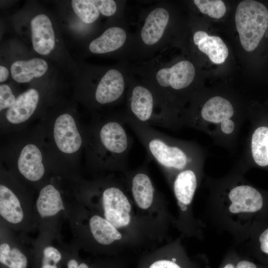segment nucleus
Masks as SVG:
<instances>
[{
  "label": "nucleus",
  "mask_w": 268,
  "mask_h": 268,
  "mask_svg": "<svg viewBox=\"0 0 268 268\" xmlns=\"http://www.w3.org/2000/svg\"><path fill=\"white\" fill-rule=\"evenodd\" d=\"M235 268H258V267L256 264L251 261L242 260L237 264Z\"/></svg>",
  "instance_id": "33"
},
{
  "label": "nucleus",
  "mask_w": 268,
  "mask_h": 268,
  "mask_svg": "<svg viewBox=\"0 0 268 268\" xmlns=\"http://www.w3.org/2000/svg\"><path fill=\"white\" fill-rule=\"evenodd\" d=\"M67 220L73 235L71 243L79 250L112 246L122 238L119 229L77 200L72 203Z\"/></svg>",
  "instance_id": "2"
},
{
  "label": "nucleus",
  "mask_w": 268,
  "mask_h": 268,
  "mask_svg": "<svg viewBox=\"0 0 268 268\" xmlns=\"http://www.w3.org/2000/svg\"><path fill=\"white\" fill-rule=\"evenodd\" d=\"M235 20L242 47L247 52L254 51L268 28L267 8L257 1H242L237 7Z\"/></svg>",
  "instance_id": "8"
},
{
  "label": "nucleus",
  "mask_w": 268,
  "mask_h": 268,
  "mask_svg": "<svg viewBox=\"0 0 268 268\" xmlns=\"http://www.w3.org/2000/svg\"><path fill=\"white\" fill-rule=\"evenodd\" d=\"M216 215L224 227L239 236H250L259 226L256 220L262 218L268 205L261 193L252 186H236L229 192L222 204L214 205Z\"/></svg>",
  "instance_id": "1"
},
{
  "label": "nucleus",
  "mask_w": 268,
  "mask_h": 268,
  "mask_svg": "<svg viewBox=\"0 0 268 268\" xmlns=\"http://www.w3.org/2000/svg\"><path fill=\"white\" fill-rule=\"evenodd\" d=\"M253 245L262 255L268 257V224H261L252 233Z\"/></svg>",
  "instance_id": "29"
},
{
  "label": "nucleus",
  "mask_w": 268,
  "mask_h": 268,
  "mask_svg": "<svg viewBox=\"0 0 268 268\" xmlns=\"http://www.w3.org/2000/svg\"><path fill=\"white\" fill-rule=\"evenodd\" d=\"M39 100L37 90L30 88L18 95L14 103L5 114L6 120L13 124H18L28 120L36 109Z\"/></svg>",
  "instance_id": "20"
},
{
  "label": "nucleus",
  "mask_w": 268,
  "mask_h": 268,
  "mask_svg": "<svg viewBox=\"0 0 268 268\" xmlns=\"http://www.w3.org/2000/svg\"><path fill=\"white\" fill-rule=\"evenodd\" d=\"M9 72L8 69L4 66H0V82L5 81L8 76Z\"/></svg>",
  "instance_id": "34"
},
{
  "label": "nucleus",
  "mask_w": 268,
  "mask_h": 268,
  "mask_svg": "<svg viewBox=\"0 0 268 268\" xmlns=\"http://www.w3.org/2000/svg\"><path fill=\"white\" fill-rule=\"evenodd\" d=\"M71 5L76 15L85 23H93L99 16V11L91 0H73Z\"/></svg>",
  "instance_id": "26"
},
{
  "label": "nucleus",
  "mask_w": 268,
  "mask_h": 268,
  "mask_svg": "<svg viewBox=\"0 0 268 268\" xmlns=\"http://www.w3.org/2000/svg\"><path fill=\"white\" fill-rule=\"evenodd\" d=\"M128 174L131 192L137 206L142 210H147L152 205L155 196V190L152 182L145 170V166Z\"/></svg>",
  "instance_id": "16"
},
{
  "label": "nucleus",
  "mask_w": 268,
  "mask_h": 268,
  "mask_svg": "<svg viewBox=\"0 0 268 268\" xmlns=\"http://www.w3.org/2000/svg\"><path fill=\"white\" fill-rule=\"evenodd\" d=\"M17 168L20 175L27 182L37 183L45 174L42 155L35 144L29 143L21 149L17 160Z\"/></svg>",
  "instance_id": "17"
},
{
  "label": "nucleus",
  "mask_w": 268,
  "mask_h": 268,
  "mask_svg": "<svg viewBox=\"0 0 268 268\" xmlns=\"http://www.w3.org/2000/svg\"><path fill=\"white\" fill-rule=\"evenodd\" d=\"M169 19L170 14L164 7H157L150 11L140 31L143 44L152 46L158 43L164 34Z\"/></svg>",
  "instance_id": "18"
},
{
  "label": "nucleus",
  "mask_w": 268,
  "mask_h": 268,
  "mask_svg": "<svg viewBox=\"0 0 268 268\" xmlns=\"http://www.w3.org/2000/svg\"><path fill=\"white\" fill-rule=\"evenodd\" d=\"M195 76V69L193 64L188 61H181L170 67L159 68L154 74L153 81L149 85L172 114L168 105L171 92L189 87Z\"/></svg>",
  "instance_id": "9"
},
{
  "label": "nucleus",
  "mask_w": 268,
  "mask_h": 268,
  "mask_svg": "<svg viewBox=\"0 0 268 268\" xmlns=\"http://www.w3.org/2000/svg\"><path fill=\"white\" fill-rule=\"evenodd\" d=\"M121 118L132 129L150 157L162 169L169 173L186 169L190 158L185 148L162 132L128 113Z\"/></svg>",
  "instance_id": "3"
},
{
  "label": "nucleus",
  "mask_w": 268,
  "mask_h": 268,
  "mask_svg": "<svg viewBox=\"0 0 268 268\" xmlns=\"http://www.w3.org/2000/svg\"><path fill=\"white\" fill-rule=\"evenodd\" d=\"M47 62L40 58L17 61L10 67L12 78L18 83H26L35 77L43 76L47 71Z\"/></svg>",
  "instance_id": "24"
},
{
  "label": "nucleus",
  "mask_w": 268,
  "mask_h": 268,
  "mask_svg": "<svg viewBox=\"0 0 268 268\" xmlns=\"http://www.w3.org/2000/svg\"><path fill=\"white\" fill-rule=\"evenodd\" d=\"M127 37V33L123 28L112 26L92 41L89 45V50L94 54H104L115 51L123 46Z\"/></svg>",
  "instance_id": "23"
},
{
  "label": "nucleus",
  "mask_w": 268,
  "mask_h": 268,
  "mask_svg": "<svg viewBox=\"0 0 268 268\" xmlns=\"http://www.w3.org/2000/svg\"><path fill=\"white\" fill-rule=\"evenodd\" d=\"M53 135L58 149L63 153L76 152L82 144V138L71 115L63 114L55 120Z\"/></svg>",
  "instance_id": "12"
},
{
  "label": "nucleus",
  "mask_w": 268,
  "mask_h": 268,
  "mask_svg": "<svg viewBox=\"0 0 268 268\" xmlns=\"http://www.w3.org/2000/svg\"><path fill=\"white\" fill-rule=\"evenodd\" d=\"M234 114L231 103L226 99L215 96L208 100L201 110L202 118L207 122L221 125L222 131L226 134L233 132L234 123L230 118Z\"/></svg>",
  "instance_id": "15"
},
{
  "label": "nucleus",
  "mask_w": 268,
  "mask_h": 268,
  "mask_svg": "<svg viewBox=\"0 0 268 268\" xmlns=\"http://www.w3.org/2000/svg\"><path fill=\"white\" fill-rule=\"evenodd\" d=\"M194 2L200 11L214 18H220L226 13V6L221 0H194Z\"/></svg>",
  "instance_id": "28"
},
{
  "label": "nucleus",
  "mask_w": 268,
  "mask_h": 268,
  "mask_svg": "<svg viewBox=\"0 0 268 268\" xmlns=\"http://www.w3.org/2000/svg\"><path fill=\"white\" fill-rule=\"evenodd\" d=\"M33 48L38 54L47 55L54 49L55 38L49 18L43 14L33 17L30 22Z\"/></svg>",
  "instance_id": "19"
},
{
  "label": "nucleus",
  "mask_w": 268,
  "mask_h": 268,
  "mask_svg": "<svg viewBox=\"0 0 268 268\" xmlns=\"http://www.w3.org/2000/svg\"><path fill=\"white\" fill-rule=\"evenodd\" d=\"M100 13L106 16H111L117 11V5L113 0H91Z\"/></svg>",
  "instance_id": "30"
},
{
  "label": "nucleus",
  "mask_w": 268,
  "mask_h": 268,
  "mask_svg": "<svg viewBox=\"0 0 268 268\" xmlns=\"http://www.w3.org/2000/svg\"><path fill=\"white\" fill-rule=\"evenodd\" d=\"M63 258L61 268H90L78 255V249L71 243L66 245L62 243Z\"/></svg>",
  "instance_id": "27"
},
{
  "label": "nucleus",
  "mask_w": 268,
  "mask_h": 268,
  "mask_svg": "<svg viewBox=\"0 0 268 268\" xmlns=\"http://www.w3.org/2000/svg\"><path fill=\"white\" fill-rule=\"evenodd\" d=\"M0 268H29L32 266L33 245L29 248L22 237L0 222Z\"/></svg>",
  "instance_id": "11"
},
{
  "label": "nucleus",
  "mask_w": 268,
  "mask_h": 268,
  "mask_svg": "<svg viewBox=\"0 0 268 268\" xmlns=\"http://www.w3.org/2000/svg\"><path fill=\"white\" fill-rule=\"evenodd\" d=\"M16 98L10 87L7 84L0 85V110L9 108L14 103Z\"/></svg>",
  "instance_id": "31"
},
{
  "label": "nucleus",
  "mask_w": 268,
  "mask_h": 268,
  "mask_svg": "<svg viewBox=\"0 0 268 268\" xmlns=\"http://www.w3.org/2000/svg\"><path fill=\"white\" fill-rule=\"evenodd\" d=\"M194 44L208 57L214 64L223 63L228 56V49L221 38L209 36L203 31L196 32L193 36Z\"/></svg>",
  "instance_id": "22"
},
{
  "label": "nucleus",
  "mask_w": 268,
  "mask_h": 268,
  "mask_svg": "<svg viewBox=\"0 0 268 268\" xmlns=\"http://www.w3.org/2000/svg\"><path fill=\"white\" fill-rule=\"evenodd\" d=\"M122 118L106 121L95 132L93 148L99 165L126 172L133 140Z\"/></svg>",
  "instance_id": "4"
},
{
  "label": "nucleus",
  "mask_w": 268,
  "mask_h": 268,
  "mask_svg": "<svg viewBox=\"0 0 268 268\" xmlns=\"http://www.w3.org/2000/svg\"><path fill=\"white\" fill-rule=\"evenodd\" d=\"M98 192L101 215L118 229L128 227L131 222L132 206L123 189L108 183Z\"/></svg>",
  "instance_id": "10"
},
{
  "label": "nucleus",
  "mask_w": 268,
  "mask_h": 268,
  "mask_svg": "<svg viewBox=\"0 0 268 268\" xmlns=\"http://www.w3.org/2000/svg\"><path fill=\"white\" fill-rule=\"evenodd\" d=\"M173 261L161 260L157 261L152 263L149 267V268H181L177 264Z\"/></svg>",
  "instance_id": "32"
},
{
  "label": "nucleus",
  "mask_w": 268,
  "mask_h": 268,
  "mask_svg": "<svg viewBox=\"0 0 268 268\" xmlns=\"http://www.w3.org/2000/svg\"><path fill=\"white\" fill-rule=\"evenodd\" d=\"M126 81L123 73L115 68L109 69L98 83L94 92L96 102L106 105L122 99L126 91Z\"/></svg>",
  "instance_id": "14"
},
{
  "label": "nucleus",
  "mask_w": 268,
  "mask_h": 268,
  "mask_svg": "<svg viewBox=\"0 0 268 268\" xmlns=\"http://www.w3.org/2000/svg\"><path fill=\"white\" fill-rule=\"evenodd\" d=\"M235 266L232 263L226 264L222 268H235Z\"/></svg>",
  "instance_id": "35"
},
{
  "label": "nucleus",
  "mask_w": 268,
  "mask_h": 268,
  "mask_svg": "<svg viewBox=\"0 0 268 268\" xmlns=\"http://www.w3.org/2000/svg\"><path fill=\"white\" fill-rule=\"evenodd\" d=\"M38 236L33 242V268H61L63 258L62 242Z\"/></svg>",
  "instance_id": "13"
},
{
  "label": "nucleus",
  "mask_w": 268,
  "mask_h": 268,
  "mask_svg": "<svg viewBox=\"0 0 268 268\" xmlns=\"http://www.w3.org/2000/svg\"><path fill=\"white\" fill-rule=\"evenodd\" d=\"M252 152L255 162L259 166L268 165V128L260 127L254 132L251 141Z\"/></svg>",
  "instance_id": "25"
},
{
  "label": "nucleus",
  "mask_w": 268,
  "mask_h": 268,
  "mask_svg": "<svg viewBox=\"0 0 268 268\" xmlns=\"http://www.w3.org/2000/svg\"><path fill=\"white\" fill-rule=\"evenodd\" d=\"M198 185L195 172L190 169L180 171L173 182L174 195L181 210L185 211L191 205Z\"/></svg>",
  "instance_id": "21"
},
{
  "label": "nucleus",
  "mask_w": 268,
  "mask_h": 268,
  "mask_svg": "<svg viewBox=\"0 0 268 268\" xmlns=\"http://www.w3.org/2000/svg\"><path fill=\"white\" fill-rule=\"evenodd\" d=\"M127 113L149 126L169 127L173 118L149 85H133L127 93Z\"/></svg>",
  "instance_id": "7"
},
{
  "label": "nucleus",
  "mask_w": 268,
  "mask_h": 268,
  "mask_svg": "<svg viewBox=\"0 0 268 268\" xmlns=\"http://www.w3.org/2000/svg\"><path fill=\"white\" fill-rule=\"evenodd\" d=\"M11 182L1 179L0 221L16 232L24 234L37 230L34 202Z\"/></svg>",
  "instance_id": "6"
},
{
  "label": "nucleus",
  "mask_w": 268,
  "mask_h": 268,
  "mask_svg": "<svg viewBox=\"0 0 268 268\" xmlns=\"http://www.w3.org/2000/svg\"><path fill=\"white\" fill-rule=\"evenodd\" d=\"M72 202H67L58 188L52 183L40 189L34 202L38 236L60 240L63 222L67 219Z\"/></svg>",
  "instance_id": "5"
}]
</instances>
